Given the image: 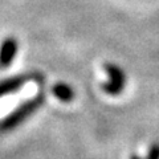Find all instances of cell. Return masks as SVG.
Returning a JSON list of instances; mask_svg holds the SVG:
<instances>
[{
  "instance_id": "cell-2",
  "label": "cell",
  "mask_w": 159,
  "mask_h": 159,
  "mask_svg": "<svg viewBox=\"0 0 159 159\" xmlns=\"http://www.w3.org/2000/svg\"><path fill=\"white\" fill-rule=\"evenodd\" d=\"M16 52V40L15 39H7L3 44L2 53H0V65L6 66L11 61Z\"/></svg>"
},
{
  "instance_id": "cell-1",
  "label": "cell",
  "mask_w": 159,
  "mask_h": 159,
  "mask_svg": "<svg viewBox=\"0 0 159 159\" xmlns=\"http://www.w3.org/2000/svg\"><path fill=\"white\" fill-rule=\"evenodd\" d=\"M105 70L109 74V81L103 85V89L109 94H118L125 86V74L113 64H105Z\"/></svg>"
},
{
  "instance_id": "cell-4",
  "label": "cell",
  "mask_w": 159,
  "mask_h": 159,
  "mask_svg": "<svg viewBox=\"0 0 159 159\" xmlns=\"http://www.w3.org/2000/svg\"><path fill=\"white\" fill-rule=\"evenodd\" d=\"M131 159H159V145L155 143V145H152L148 154L145 157V158H141V157H137V155H133Z\"/></svg>"
},
{
  "instance_id": "cell-3",
  "label": "cell",
  "mask_w": 159,
  "mask_h": 159,
  "mask_svg": "<svg viewBox=\"0 0 159 159\" xmlns=\"http://www.w3.org/2000/svg\"><path fill=\"white\" fill-rule=\"evenodd\" d=\"M53 92L60 99H64V101H69L73 98V90L65 84H58L57 86L53 88Z\"/></svg>"
}]
</instances>
